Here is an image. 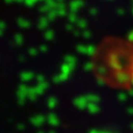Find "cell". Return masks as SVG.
I'll use <instances>...</instances> for the list:
<instances>
[]
</instances>
